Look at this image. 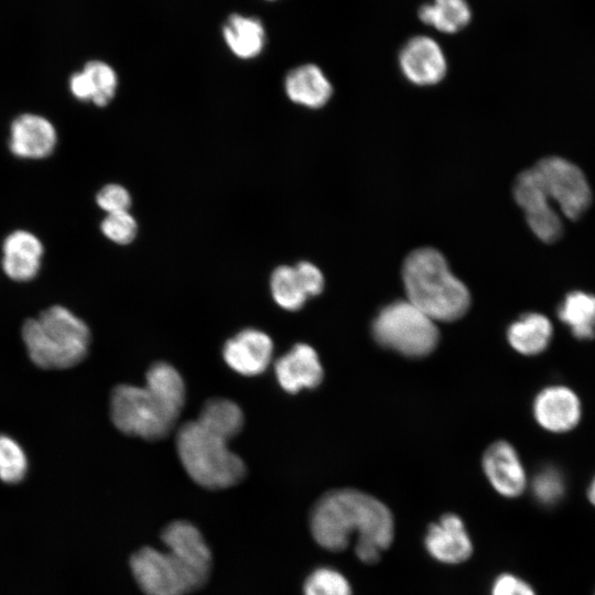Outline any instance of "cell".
<instances>
[{"mask_svg":"<svg viewBox=\"0 0 595 595\" xmlns=\"http://www.w3.org/2000/svg\"><path fill=\"white\" fill-rule=\"evenodd\" d=\"M407 300L434 322L462 317L470 305L466 285L455 277L445 257L432 247L411 251L403 261Z\"/></svg>","mask_w":595,"mask_h":595,"instance_id":"cell-4","label":"cell"},{"mask_svg":"<svg viewBox=\"0 0 595 595\" xmlns=\"http://www.w3.org/2000/svg\"><path fill=\"white\" fill-rule=\"evenodd\" d=\"M553 336L551 321L541 313H526L510 324L507 339L519 354L534 356L547 349Z\"/></svg>","mask_w":595,"mask_h":595,"instance_id":"cell-21","label":"cell"},{"mask_svg":"<svg viewBox=\"0 0 595 595\" xmlns=\"http://www.w3.org/2000/svg\"><path fill=\"white\" fill-rule=\"evenodd\" d=\"M270 290L275 303L286 311L300 310L309 296L294 267H277L270 277Z\"/></svg>","mask_w":595,"mask_h":595,"instance_id":"cell-24","label":"cell"},{"mask_svg":"<svg viewBox=\"0 0 595 595\" xmlns=\"http://www.w3.org/2000/svg\"><path fill=\"white\" fill-rule=\"evenodd\" d=\"M28 459L23 448L12 437L0 434V479L15 484L23 479Z\"/></svg>","mask_w":595,"mask_h":595,"instance_id":"cell-27","label":"cell"},{"mask_svg":"<svg viewBox=\"0 0 595 595\" xmlns=\"http://www.w3.org/2000/svg\"><path fill=\"white\" fill-rule=\"evenodd\" d=\"M513 198L523 209L531 231L543 242L552 244L563 234V223L553 208L534 166L517 176Z\"/></svg>","mask_w":595,"mask_h":595,"instance_id":"cell-9","label":"cell"},{"mask_svg":"<svg viewBox=\"0 0 595 595\" xmlns=\"http://www.w3.org/2000/svg\"><path fill=\"white\" fill-rule=\"evenodd\" d=\"M132 575L145 595H186L191 584L167 552L143 547L130 558Z\"/></svg>","mask_w":595,"mask_h":595,"instance_id":"cell-10","label":"cell"},{"mask_svg":"<svg viewBox=\"0 0 595 595\" xmlns=\"http://www.w3.org/2000/svg\"><path fill=\"white\" fill-rule=\"evenodd\" d=\"M55 126L44 116L25 112L10 125L9 150L24 160H42L50 156L57 145Z\"/></svg>","mask_w":595,"mask_h":595,"instance_id":"cell-12","label":"cell"},{"mask_svg":"<svg viewBox=\"0 0 595 595\" xmlns=\"http://www.w3.org/2000/svg\"><path fill=\"white\" fill-rule=\"evenodd\" d=\"M398 63L405 79L418 86L436 85L447 72L441 45L428 35H416L407 41L399 52Z\"/></svg>","mask_w":595,"mask_h":595,"instance_id":"cell-11","label":"cell"},{"mask_svg":"<svg viewBox=\"0 0 595 595\" xmlns=\"http://www.w3.org/2000/svg\"><path fill=\"white\" fill-rule=\"evenodd\" d=\"M161 540L187 577L193 592L205 586L210 576L213 558L196 526L186 520L172 521L162 530Z\"/></svg>","mask_w":595,"mask_h":595,"instance_id":"cell-8","label":"cell"},{"mask_svg":"<svg viewBox=\"0 0 595 595\" xmlns=\"http://www.w3.org/2000/svg\"><path fill=\"white\" fill-rule=\"evenodd\" d=\"M303 595H353L348 580L337 570L320 566L303 583Z\"/></svg>","mask_w":595,"mask_h":595,"instance_id":"cell-26","label":"cell"},{"mask_svg":"<svg viewBox=\"0 0 595 595\" xmlns=\"http://www.w3.org/2000/svg\"><path fill=\"white\" fill-rule=\"evenodd\" d=\"M422 23L443 33H456L472 19V10L466 0H432L419 8Z\"/></svg>","mask_w":595,"mask_h":595,"instance_id":"cell-23","label":"cell"},{"mask_svg":"<svg viewBox=\"0 0 595 595\" xmlns=\"http://www.w3.org/2000/svg\"><path fill=\"white\" fill-rule=\"evenodd\" d=\"M587 498L595 506V477L592 480L589 488L587 490Z\"/></svg>","mask_w":595,"mask_h":595,"instance_id":"cell-34","label":"cell"},{"mask_svg":"<svg viewBox=\"0 0 595 595\" xmlns=\"http://www.w3.org/2000/svg\"><path fill=\"white\" fill-rule=\"evenodd\" d=\"M221 33L230 52L242 60L259 56L267 41L262 21L240 13H232L226 19Z\"/></svg>","mask_w":595,"mask_h":595,"instance_id":"cell-20","label":"cell"},{"mask_svg":"<svg viewBox=\"0 0 595 595\" xmlns=\"http://www.w3.org/2000/svg\"><path fill=\"white\" fill-rule=\"evenodd\" d=\"M238 433L202 413L177 431L176 451L187 475L207 489H225L246 475L244 461L228 447Z\"/></svg>","mask_w":595,"mask_h":595,"instance_id":"cell-3","label":"cell"},{"mask_svg":"<svg viewBox=\"0 0 595 595\" xmlns=\"http://www.w3.org/2000/svg\"><path fill=\"white\" fill-rule=\"evenodd\" d=\"M531 489L540 504L551 506L564 496V478L558 469L544 467L532 478Z\"/></svg>","mask_w":595,"mask_h":595,"instance_id":"cell-28","label":"cell"},{"mask_svg":"<svg viewBox=\"0 0 595 595\" xmlns=\"http://www.w3.org/2000/svg\"><path fill=\"white\" fill-rule=\"evenodd\" d=\"M96 203L106 214H113L129 212L132 198L125 186L117 183H109L98 191Z\"/></svg>","mask_w":595,"mask_h":595,"instance_id":"cell-30","label":"cell"},{"mask_svg":"<svg viewBox=\"0 0 595 595\" xmlns=\"http://www.w3.org/2000/svg\"><path fill=\"white\" fill-rule=\"evenodd\" d=\"M268 1H275V0H268Z\"/></svg>","mask_w":595,"mask_h":595,"instance_id":"cell-35","label":"cell"},{"mask_svg":"<svg viewBox=\"0 0 595 595\" xmlns=\"http://www.w3.org/2000/svg\"><path fill=\"white\" fill-rule=\"evenodd\" d=\"M491 595H537L529 583L522 578L504 573L497 576L491 586Z\"/></svg>","mask_w":595,"mask_h":595,"instance_id":"cell-32","label":"cell"},{"mask_svg":"<svg viewBox=\"0 0 595 595\" xmlns=\"http://www.w3.org/2000/svg\"><path fill=\"white\" fill-rule=\"evenodd\" d=\"M550 201L570 220L578 219L589 207L592 191L583 171L561 156H547L534 164Z\"/></svg>","mask_w":595,"mask_h":595,"instance_id":"cell-7","label":"cell"},{"mask_svg":"<svg viewBox=\"0 0 595 595\" xmlns=\"http://www.w3.org/2000/svg\"><path fill=\"white\" fill-rule=\"evenodd\" d=\"M273 343L264 333L246 328L229 338L223 347L226 364L242 376H258L270 365Z\"/></svg>","mask_w":595,"mask_h":595,"instance_id":"cell-15","label":"cell"},{"mask_svg":"<svg viewBox=\"0 0 595 595\" xmlns=\"http://www.w3.org/2000/svg\"><path fill=\"white\" fill-rule=\"evenodd\" d=\"M294 268L309 298L322 293L325 286L324 275L314 263L310 261H300Z\"/></svg>","mask_w":595,"mask_h":595,"instance_id":"cell-31","label":"cell"},{"mask_svg":"<svg viewBox=\"0 0 595 595\" xmlns=\"http://www.w3.org/2000/svg\"><path fill=\"white\" fill-rule=\"evenodd\" d=\"M274 371L280 387L289 393L316 388L324 376L317 353L303 343L281 356L274 364Z\"/></svg>","mask_w":595,"mask_h":595,"instance_id":"cell-18","label":"cell"},{"mask_svg":"<svg viewBox=\"0 0 595 595\" xmlns=\"http://www.w3.org/2000/svg\"><path fill=\"white\" fill-rule=\"evenodd\" d=\"M1 249V266L8 278L28 282L37 275L44 246L35 234L25 229L11 231L3 239Z\"/></svg>","mask_w":595,"mask_h":595,"instance_id":"cell-17","label":"cell"},{"mask_svg":"<svg viewBox=\"0 0 595 595\" xmlns=\"http://www.w3.org/2000/svg\"><path fill=\"white\" fill-rule=\"evenodd\" d=\"M310 530L323 549L340 552L355 537V553L366 563H377L394 537L390 509L379 499L357 489L325 493L310 512Z\"/></svg>","mask_w":595,"mask_h":595,"instance_id":"cell-1","label":"cell"},{"mask_svg":"<svg viewBox=\"0 0 595 595\" xmlns=\"http://www.w3.org/2000/svg\"><path fill=\"white\" fill-rule=\"evenodd\" d=\"M376 342L407 357H423L439 342L435 322L408 300L383 306L371 325Z\"/></svg>","mask_w":595,"mask_h":595,"instance_id":"cell-6","label":"cell"},{"mask_svg":"<svg viewBox=\"0 0 595 595\" xmlns=\"http://www.w3.org/2000/svg\"><path fill=\"white\" fill-rule=\"evenodd\" d=\"M22 338L36 366L64 369L75 366L86 356L90 333L69 310L54 305L24 323Z\"/></svg>","mask_w":595,"mask_h":595,"instance_id":"cell-5","label":"cell"},{"mask_svg":"<svg viewBox=\"0 0 595 595\" xmlns=\"http://www.w3.org/2000/svg\"><path fill=\"white\" fill-rule=\"evenodd\" d=\"M482 463L487 479L501 496L516 498L526 490V470L517 451L508 442L491 444L485 451Z\"/></svg>","mask_w":595,"mask_h":595,"instance_id":"cell-16","label":"cell"},{"mask_svg":"<svg viewBox=\"0 0 595 595\" xmlns=\"http://www.w3.org/2000/svg\"><path fill=\"white\" fill-rule=\"evenodd\" d=\"M185 383L165 361H156L145 374L142 387L117 386L110 398V416L125 434L148 441L165 437L174 428L185 403Z\"/></svg>","mask_w":595,"mask_h":595,"instance_id":"cell-2","label":"cell"},{"mask_svg":"<svg viewBox=\"0 0 595 595\" xmlns=\"http://www.w3.org/2000/svg\"><path fill=\"white\" fill-rule=\"evenodd\" d=\"M100 230L111 242L128 245L138 234V223L130 212L106 214L100 223Z\"/></svg>","mask_w":595,"mask_h":595,"instance_id":"cell-29","label":"cell"},{"mask_svg":"<svg viewBox=\"0 0 595 595\" xmlns=\"http://www.w3.org/2000/svg\"><path fill=\"white\" fill-rule=\"evenodd\" d=\"M69 91L74 98L79 101H90L91 102V88L88 82L86 74L82 71H78L69 77L68 82Z\"/></svg>","mask_w":595,"mask_h":595,"instance_id":"cell-33","label":"cell"},{"mask_svg":"<svg viewBox=\"0 0 595 595\" xmlns=\"http://www.w3.org/2000/svg\"><path fill=\"white\" fill-rule=\"evenodd\" d=\"M288 98L305 108L324 107L333 95V86L324 72L315 64H303L292 68L284 78Z\"/></svg>","mask_w":595,"mask_h":595,"instance_id":"cell-19","label":"cell"},{"mask_svg":"<svg viewBox=\"0 0 595 595\" xmlns=\"http://www.w3.org/2000/svg\"><path fill=\"white\" fill-rule=\"evenodd\" d=\"M533 415L544 430L564 433L578 424L582 416L581 400L569 387L550 386L537 394L533 401Z\"/></svg>","mask_w":595,"mask_h":595,"instance_id":"cell-13","label":"cell"},{"mask_svg":"<svg viewBox=\"0 0 595 595\" xmlns=\"http://www.w3.org/2000/svg\"><path fill=\"white\" fill-rule=\"evenodd\" d=\"M424 547L436 561L445 564H459L473 554V543L462 518L445 513L429 526Z\"/></svg>","mask_w":595,"mask_h":595,"instance_id":"cell-14","label":"cell"},{"mask_svg":"<svg viewBox=\"0 0 595 595\" xmlns=\"http://www.w3.org/2000/svg\"><path fill=\"white\" fill-rule=\"evenodd\" d=\"M558 316L581 340L595 337V295L584 291H573L565 295L558 307Z\"/></svg>","mask_w":595,"mask_h":595,"instance_id":"cell-22","label":"cell"},{"mask_svg":"<svg viewBox=\"0 0 595 595\" xmlns=\"http://www.w3.org/2000/svg\"><path fill=\"white\" fill-rule=\"evenodd\" d=\"M83 72L91 88V102L97 107L107 106L117 91L118 77L115 69L104 61L93 60L84 65Z\"/></svg>","mask_w":595,"mask_h":595,"instance_id":"cell-25","label":"cell"}]
</instances>
